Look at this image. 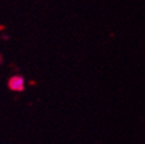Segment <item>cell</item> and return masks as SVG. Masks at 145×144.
<instances>
[{
	"label": "cell",
	"mask_w": 145,
	"mask_h": 144,
	"mask_svg": "<svg viewBox=\"0 0 145 144\" xmlns=\"http://www.w3.org/2000/svg\"><path fill=\"white\" fill-rule=\"evenodd\" d=\"M8 89L13 92H21L25 90V85H26V82H25V78L20 75H14L12 76L10 79H8Z\"/></svg>",
	"instance_id": "obj_1"
}]
</instances>
